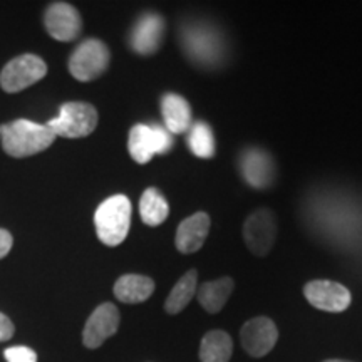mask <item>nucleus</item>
Segmentation results:
<instances>
[{
	"label": "nucleus",
	"instance_id": "aec40b11",
	"mask_svg": "<svg viewBox=\"0 0 362 362\" xmlns=\"http://www.w3.org/2000/svg\"><path fill=\"white\" fill-rule=\"evenodd\" d=\"M197 282H198V274L197 270H189L181 277L173 288H171L168 298L165 302V310L170 315L180 314L181 310L187 307L194 293H197Z\"/></svg>",
	"mask_w": 362,
	"mask_h": 362
},
{
	"label": "nucleus",
	"instance_id": "9b49d317",
	"mask_svg": "<svg viewBox=\"0 0 362 362\" xmlns=\"http://www.w3.org/2000/svg\"><path fill=\"white\" fill-rule=\"evenodd\" d=\"M119 327V310L115 304H101L89 315L83 330V342L88 349H98Z\"/></svg>",
	"mask_w": 362,
	"mask_h": 362
},
{
	"label": "nucleus",
	"instance_id": "f3484780",
	"mask_svg": "<svg viewBox=\"0 0 362 362\" xmlns=\"http://www.w3.org/2000/svg\"><path fill=\"white\" fill-rule=\"evenodd\" d=\"M233 292V280L230 277H221L218 280L205 282L198 288L197 297L200 305L210 314H218L223 309L226 300Z\"/></svg>",
	"mask_w": 362,
	"mask_h": 362
},
{
	"label": "nucleus",
	"instance_id": "1a4fd4ad",
	"mask_svg": "<svg viewBox=\"0 0 362 362\" xmlns=\"http://www.w3.org/2000/svg\"><path fill=\"white\" fill-rule=\"evenodd\" d=\"M44 24L49 35L61 42H71L78 39L83 29V21H81L78 8L66 2L52 4L45 11Z\"/></svg>",
	"mask_w": 362,
	"mask_h": 362
},
{
	"label": "nucleus",
	"instance_id": "6ab92c4d",
	"mask_svg": "<svg viewBox=\"0 0 362 362\" xmlns=\"http://www.w3.org/2000/svg\"><path fill=\"white\" fill-rule=\"evenodd\" d=\"M170 206L165 194L158 188H148L139 200V215L143 223L148 226H158L168 218Z\"/></svg>",
	"mask_w": 362,
	"mask_h": 362
},
{
	"label": "nucleus",
	"instance_id": "a211bd4d",
	"mask_svg": "<svg viewBox=\"0 0 362 362\" xmlns=\"http://www.w3.org/2000/svg\"><path fill=\"white\" fill-rule=\"evenodd\" d=\"M233 352L232 337L225 330H210L200 344L202 362H228Z\"/></svg>",
	"mask_w": 362,
	"mask_h": 362
},
{
	"label": "nucleus",
	"instance_id": "b1692460",
	"mask_svg": "<svg viewBox=\"0 0 362 362\" xmlns=\"http://www.w3.org/2000/svg\"><path fill=\"white\" fill-rule=\"evenodd\" d=\"M13 324L6 314L0 312V342H6L13 336Z\"/></svg>",
	"mask_w": 362,
	"mask_h": 362
},
{
	"label": "nucleus",
	"instance_id": "423d86ee",
	"mask_svg": "<svg viewBox=\"0 0 362 362\" xmlns=\"http://www.w3.org/2000/svg\"><path fill=\"white\" fill-rule=\"evenodd\" d=\"M47 74V66L39 56L24 54L7 62L0 72V86L6 93H21Z\"/></svg>",
	"mask_w": 362,
	"mask_h": 362
},
{
	"label": "nucleus",
	"instance_id": "a878e982",
	"mask_svg": "<svg viewBox=\"0 0 362 362\" xmlns=\"http://www.w3.org/2000/svg\"><path fill=\"white\" fill-rule=\"evenodd\" d=\"M324 362H351V361H342V359H329V361H324Z\"/></svg>",
	"mask_w": 362,
	"mask_h": 362
},
{
	"label": "nucleus",
	"instance_id": "4be33fe9",
	"mask_svg": "<svg viewBox=\"0 0 362 362\" xmlns=\"http://www.w3.org/2000/svg\"><path fill=\"white\" fill-rule=\"evenodd\" d=\"M188 148L192 149V153L198 158H214L216 151L215 144V136L210 126L203 121L192 124V128L188 129Z\"/></svg>",
	"mask_w": 362,
	"mask_h": 362
},
{
	"label": "nucleus",
	"instance_id": "5701e85b",
	"mask_svg": "<svg viewBox=\"0 0 362 362\" xmlns=\"http://www.w3.org/2000/svg\"><path fill=\"white\" fill-rule=\"evenodd\" d=\"M4 357L7 362H37V354L25 346L8 347L4 351Z\"/></svg>",
	"mask_w": 362,
	"mask_h": 362
},
{
	"label": "nucleus",
	"instance_id": "7ed1b4c3",
	"mask_svg": "<svg viewBox=\"0 0 362 362\" xmlns=\"http://www.w3.org/2000/svg\"><path fill=\"white\" fill-rule=\"evenodd\" d=\"M98 111L89 103H66L56 117L47 123V128L62 138H84L98 126Z\"/></svg>",
	"mask_w": 362,
	"mask_h": 362
},
{
	"label": "nucleus",
	"instance_id": "9d476101",
	"mask_svg": "<svg viewBox=\"0 0 362 362\" xmlns=\"http://www.w3.org/2000/svg\"><path fill=\"white\" fill-rule=\"evenodd\" d=\"M304 296L310 305L324 312H344L352 300L351 292L332 280H312L304 287Z\"/></svg>",
	"mask_w": 362,
	"mask_h": 362
},
{
	"label": "nucleus",
	"instance_id": "2eb2a0df",
	"mask_svg": "<svg viewBox=\"0 0 362 362\" xmlns=\"http://www.w3.org/2000/svg\"><path fill=\"white\" fill-rule=\"evenodd\" d=\"M161 112L168 133L181 134L192 128V107L180 94H165L161 99Z\"/></svg>",
	"mask_w": 362,
	"mask_h": 362
},
{
	"label": "nucleus",
	"instance_id": "39448f33",
	"mask_svg": "<svg viewBox=\"0 0 362 362\" xmlns=\"http://www.w3.org/2000/svg\"><path fill=\"white\" fill-rule=\"evenodd\" d=\"M110 49L99 39H88L69 57V71L81 83L98 79L110 66Z\"/></svg>",
	"mask_w": 362,
	"mask_h": 362
},
{
	"label": "nucleus",
	"instance_id": "f8f14e48",
	"mask_svg": "<svg viewBox=\"0 0 362 362\" xmlns=\"http://www.w3.org/2000/svg\"><path fill=\"white\" fill-rule=\"evenodd\" d=\"M240 170H242L247 183L257 189L270 187L275 176L274 160L269 153L259 148H250L243 151L240 158Z\"/></svg>",
	"mask_w": 362,
	"mask_h": 362
},
{
	"label": "nucleus",
	"instance_id": "ddd939ff",
	"mask_svg": "<svg viewBox=\"0 0 362 362\" xmlns=\"http://www.w3.org/2000/svg\"><path fill=\"white\" fill-rule=\"evenodd\" d=\"M163 33H165V21L158 13H144L139 17L131 33V47L141 56L155 54L160 49Z\"/></svg>",
	"mask_w": 362,
	"mask_h": 362
},
{
	"label": "nucleus",
	"instance_id": "f03ea898",
	"mask_svg": "<svg viewBox=\"0 0 362 362\" xmlns=\"http://www.w3.org/2000/svg\"><path fill=\"white\" fill-rule=\"evenodd\" d=\"M98 238L104 245L117 247L128 237L131 225V202L124 194L104 200L94 214Z\"/></svg>",
	"mask_w": 362,
	"mask_h": 362
},
{
	"label": "nucleus",
	"instance_id": "4468645a",
	"mask_svg": "<svg viewBox=\"0 0 362 362\" xmlns=\"http://www.w3.org/2000/svg\"><path fill=\"white\" fill-rule=\"evenodd\" d=\"M210 216L205 211H198V214L185 218L176 230V248L185 255L200 250L208 237V232H210Z\"/></svg>",
	"mask_w": 362,
	"mask_h": 362
},
{
	"label": "nucleus",
	"instance_id": "412c9836",
	"mask_svg": "<svg viewBox=\"0 0 362 362\" xmlns=\"http://www.w3.org/2000/svg\"><path fill=\"white\" fill-rule=\"evenodd\" d=\"M185 45H187L189 56H193L194 59L203 62L214 61L216 54H218L216 37L211 33H206V30L189 29L185 34Z\"/></svg>",
	"mask_w": 362,
	"mask_h": 362
},
{
	"label": "nucleus",
	"instance_id": "dca6fc26",
	"mask_svg": "<svg viewBox=\"0 0 362 362\" xmlns=\"http://www.w3.org/2000/svg\"><path fill=\"white\" fill-rule=\"evenodd\" d=\"M155 292V282L146 275L128 274L116 280L115 296L124 304H141Z\"/></svg>",
	"mask_w": 362,
	"mask_h": 362
},
{
	"label": "nucleus",
	"instance_id": "0eeeda50",
	"mask_svg": "<svg viewBox=\"0 0 362 362\" xmlns=\"http://www.w3.org/2000/svg\"><path fill=\"white\" fill-rule=\"evenodd\" d=\"M277 238V220L269 208H259L243 223V240L248 250L257 257H265Z\"/></svg>",
	"mask_w": 362,
	"mask_h": 362
},
{
	"label": "nucleus",
	"instance_id": "20e7f679",
	"mask_svg": "<svg viewBox=\"0 0 362 362\" xmlns=\"http://www.w3.org/2000/svg\"><path fill=\"white\" fill-rule=\"evenodd\" d=\"M129 155L139 165H146L155 155H166L173 148V138L161 126L136 124L129 131Z\"/></svg>",
	"mask_w": 362,
	"mask_h": 362
},
{
	"label": "nucleus",
	"instance_id": "f257e3e1",
	"mask_svg": "<svg viewBox=\"0 0 362 362\" xmlns=\"http://www.w3.org/2000/svg\"><path fill=\"white\" fill-rule=\"evenodd\" d=\"M0 141L8 156L27 158L51 146L56 141V134L47 128V124L17 119L11 124L0 126Z\"/></svg>",
	"mask_w": 362,
	"mask_h": 362
},
{
	"label": "nucleus",
	"instance_id": "393cba45",
	"mask_svg": "<svg viewBox=\"0 0 362 362\" xmlns=\"http://www.w3.org/2000/svg\"><path fill=\"white\" fill-rule=\"evenodd\" d=\"M12 243H13L12 235L8 233L7 230L0 228V259H4V257H6L7 253L11 252Z\"/></svg>",
	"mask_w": 362,
	"mask_h": 362
},
{
	"label": "nucleus",
	"instance_id": "6e6552de",
	"mask_svg": "<svg viewBox=\"0 0 362 362\" xmlns=\"http://www.w3.org/2000/svg\"><path fill=\"white\" fill-rule=\"evenodd\" d=\"M243 349L252 357H264L274 349L279 339L277 325L269 317H253L240 330Z\"/></svg>",
	"mask_w": 362,
	"mask_h": 362
}]
</instances>
